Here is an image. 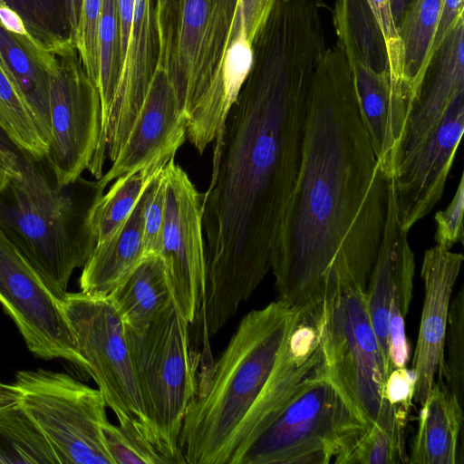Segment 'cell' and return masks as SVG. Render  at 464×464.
<instances>
[{
	"mask_svg": "<svg viewBox=\"0 0 464 464\" xmlns=\"http://www.w3.org/2000/svg\"><path fill=\"white\" fill-rule=\"evenodd\" d=\"M420 405L409 463L462 464L463 405L439 379Z\"/></svg>",
	"mask_w": 464,
	"mask_h": 464,
	"instance_id": "cell-19",
	"label": "cell"
},
{
	"mask_svg": "<svg viewBox=\"0 0 464 464\" xmlns=\"http://www.w3.org/2000/svg\"><path fill=\"white\" fill-rule=\"evenodd\" d=\"M312 312L327 377L367 427L384 430L405 450L409 413L389 397L388 368L369 317L365 292H341Z\"/></svg>",
	"mask_w": 464,
	"mask_h": 464,
	"instance_id": "cell-5",
	"label": "cell"
},
{
	"mask_svg": "<svg viewBox=\"0 0 464 464\" xmlns=\"http://www.w3.org/2000/svg\"><path fill=\"white\" fill-rule=\"evenodd\" d=\"M463 53L464 17L432 57L406 122L397 165L414 153L437 128L453 98L464 92Z\"/></svg>",
	"mask_w": 464,
	"mask_h": 464,
	"instance_id": "cell-18",
	"label": "cell"
},
{
	"mask_svg": "<svg viewBox=\"0 0 464 464\" xmlns=\"http://www.w3.org/2000/svg\"><path fill=\"white\" fill-rule=\"evenodd\" d=\"M188 324L173 296L141 333L126 326L145 411L169 464L185 463L179 440L197 394Z\"/></svg>",
	"mask_w": 464,
	"mask_h": 464,
	"instance_id": "cell-7",
	"label": "cell"
},
{
	"mask_svg": "<svg viewBox=\"0 0 464 464\" xmlns=\"http://www.w3.org/2000/svg\"><path fill=\"white\" fill-rule=\"evenodd\" d=\"M49 75L50 135L47 158L61 185L88 169L102 130L97 87L88 76L73 42L44 51Z\"/></svg>",
	"mask_w": 464,
	"mask_h": 464,
	"instance_id": "cell-10",
	"label": "cell"
},
{
	"mask_svg": "<svg viewBox=\"0 0 464 464\" xmlns=\"http://www.w3.org/2000/svg\"><path fill=\"white\" fill-rule=\"evenodd\" d=\"M106 449L113 464H169L146 439L109 420L103 428Z\"/></svg>",
	"mask_w": 464,
	"mask_h": 464,
	"instance_id": "cell-33",
	"label": "cell"
},
{
	"mask_svg": "<svg viewBox=\"0 0 464 464\" xmlns=\"http://www.w3.org/2000/svg\"><path fill=\"white\" fill-rule=\"evenodd\" d=\"M276 1L277 0H239L242 24L251 43L265 24Z\"/></svg>",
	"mask_w": 464,
	"mask_h": 464,
	"instance_id": "cell-38",
	"label": "cell"
},
{
	"mask_svg": "<svg viewBox=\"0 0 464 464\" xmlns=\"http://www.w3.org/2000/svg\"><path fill=\"white\" fill-rule=\"evenodd\" d=\"M61 304L75 346L87 362L90 376L107 407L121 426L143 437L161 452L145 411L126 324L110 297L67 292Z\"/></svg>",
	"mask_w": 464,
	"mask_h": 464,
	"instance_id": "cell-8",
	"label": "cell"
},
{
	"mask_svg": "<svg viewBox=\"0 0 464 464\" xmlns=\"http://www.w3.org/2000/svg\"><path fill=\"white\" fill-rule=\"evenodd\" d=\"M0 126L19 146L44 158L48 144L0 62Z\"/></svg>",
	"mask_w": 464,
	"mask_h": 464,
	"instance_id": "cell-30",
	"label": "cell"
},
{
	"mask_svg": "<svg viewBox=\"0 0 464 464\" xmlns=\"http://www.w3.org/2000/svg\"><path fill=\"white\" fill-rule=\"evenodd\" d=\"M136 0H117L120 16L121 40L122 58L129 41L132 20L134 16Z\"/></svg>",
	"mask_w": 464,
	"mask_h": 464,
	"instance_id": "cell-40",
	"label": "cell"
},
{
	"mask_svg": "<svg viewBox=\"0 0 464 464\" xmlns=\"http://www.w3.org/2000/svg\"><path fill=\"white\" fill-rule=\"evenodd\" d=\"M169 160H154L114 180L107 193L100 198L92 212V224L96 244L112 235L126 221L151 179Z\"/></svg>",
	"mask_w": 464,
	"mask_h": 464,
	"instance_id": "cell-26",
	"label": "cell"
},
{
	"mask_svg": "<svg viewBox=\"0 0 464 464\" xmlns=\"http://www.w3.org/2000/svg\"><path fill=\"white\" fill-rule=\"evenodd\" d=\"M442 5L443 0H413L398 29L403 45L405 92L411 111L431 61L430 49Z\"/></svg>",
	"mask_w": 464,
	"mask_h": 464,
	"instance_id": "cell-24",
	"label": "cell"
},
{
	"mask_svg": "<svg viewBox=\"0 0 464 464\" xmlns=\"http://www.w3.org/2000/svg\"><path fill=\"white\" fill-rule=\"evenodd\" d=\"M98 42L99 80L97 89L102 105L101 139L111 117L122 70V50L117 0H102Z\"/></svg>",
	"mask_w": 464,
	"mask_h": 464,
	"instance_id": "cell-27",
	"label": "cell"
},
{
	"mask_svg": "<svg viewBox=\"0 0 464 464\" xmlns=\"http://www.w3.org/2000/svg\"><path fill=\"white\" fill-rule=\"evenodd\" d=\"M321 364L314 313L276 300L246 314L187 411L179 440L185 463L238 464Z\"/></svg>",
	"mask_w": 464,
	"mask_h": 464,
	"instance_id": "cell-3",
	"label": "cell"
},
{
	"mask_svg": "<svg viewBox=\"0 0 464 464\" xmlns=\"http://www.w3.org/2000/svg\"><path fill=\"white\" fill-rule=\"evenodd\" d=\"M12 385L60 464H113L103 435L107 405L99 389L43 369L17 372Z\"/></svg>",
	"mask_w": 464,
	"mask_h": 464,
	"instance_id": "cell-9",
	"label": "cell"
},
{
	"mask_svg": "<svg viewBox=\"0 0 464 464\" xmlns=\"http://www.w3.org/2000/svg\"><path fill=\"white\" fill-rule=\"evenodd\" d=\"M164 167L151 179L144 209L143 246L145 256L160 254L165 218L166 184Z\"/></svg>",
	"mask_w": 464,
	"mask_h": 464,
	"instance_id": "cell-36",
	"label": "cell"
},
{
	"mask_svg": "<svg viewBox=\"0 0 464 464\" xmlns=\"http://www.w3.org/2000/svg\"><path fill=\"white\" fill-rule=\"evenodd\" d=\"M389 179L337 41L311 83L298 171L272 256L277 300L314 311L341 292L366 291L383 237Z\"/></svg>",
	"mask_w": 464,
	"mask_h": 464,
	"instance_id": "cell-2",
	"label": "cell"
},
{
	"mask_svg": "<svg viewBox=\"0 0 464 464\" xmlns=\"http://www.w3.org/2000/svg\"><path fill=\"white\" fill-rule=\"evenodd\" d=\"M177 0H154L159 37L165 31L175 9Z\"/></svg>",
	"mask_w": 464,
	"mask_h": 464,
	"instance_id": "cell-41",
	"label": "cell"
},
{
	"mask_svg": "<svg viewBox=\"0 0 464 464\" xmlns=\"http://www.w3.org/2000/svg\"><path fill=\"white\" fill-rule=\"evenodd\" d=\"M187 139V119L167 71L158 65L132 127L101 182L160 159L175 157Z\"/></svg>",
	"mask_w": 464,
	"mask_h": 464,
	"instance_id": "cell-16",
	"label": "cell"
},
{
	"mask_svg": "<svg viewBox=\"0 0 464 464\" xmlns=\"http://www.w3.org/2000/svg\"><path fill=\"white\" fill-rule=\"evenodd\" d=\"M147 195L148 187L126 221L112 235L95 245L82 267V292L109 295L145 257L143 226Z\"/></svg>",
	"mask_w": 464,
	"mask_h": 464,
	"instance_id": "cell-20",
	"label": "cell"
},
{
	"mask_svg": "<svg viewBox=\"0 0 464 464\" xmlns=\"http://www.w3.org/2000/svg\"><path fill=\"white\" fill-rule=\"evenodd\" d=\"M17 400V392L12 383L6 384L0 380V406L14 402Z\"/></svg>",
	"mask_w": 464,
	"mask_h": 464,
	"instance_id": "cell-44",
	"label": "cell"
},
{
	"mask_svg": "<svg viewBox=\"0 0 464 464\" xmlns=\"http://www.w3.org/2000/svg\"><path fill=\"white\" fill-rule=\"evenodd\" d=\"M409 463L405 450L400 448L382 430L372 426L335 464Z\"/></svg>",
	"mask_w": 464,
	"mask_h": 464,
	"instance_id": "cell-34",
	"label": "cell"
},
{
	"mask_svg": "<svg viewBox=\"0 0 464 464\" xmlns=\"http://www.w3.org/2000/svg\"><path fill=\"white\" fill-rule=\"evenodd\" d=\"M44 50L28 35H17L0 24V62L48 144L50 135L49 75Z\"/></svg>",
	"mask_w": 464,
	"mask_h": 464,
	"instance_id": "cell-21",
	"label": "cell"
},
{
	"mask_svg": "<svg viewBox=\"0 0 464 464\" xmlns=\"http://www.w3.org/2000/svg\"><path fill=\"white\" fill-rule=\"evenodd\" d=\"M0 454L5 464H60L47 438L18 400L0 406Z\"/></svg>",
	"mask_w": 464,
	"mask_h": 464,
	"instance_id": "cell-25",
	"label": "cell"
},
{
	"mask_svg": "<svg viewBox=\"0 0 464 464\" xmlns=\"http://www.w3.org/2000/svg\"><path fill=\"white\" fill-rule=\"evenodd\" d=\"M463 0H443L440 20L430 49V60H432L435 53L455 24L463 17Z\"/></svg>",
	"mask_w": 464,
	"mask_h": 464,
	"instance_id": "cell-39",
	"label": "cell"
},
{
	"mask_svg": "<svg viewBox=\"0 0 464 464\" xmlns=\"http://www.w3.org/2000/svg\"><path fill=\"white\" fill-rule=\"evenodd\" d=\"M63 8L71 31V36L74 43L79 20L81 16L82 0H63Z\"/></svg>",
	"mask_w": 464,
	"mask_h": 464,
	"instance_id": "cell-42",
	"label": "cell"
},
{
	"mask_svg": "<svg viewBox=\"0 0 464 464\" xmlns=\"http://www.w3.org/2000/svg\"><path fill=\"white\" fill-rule=\"evenodd\" d=\"M383 34L391 78V121L396 128L405 125L411 108L404 82L403 45L394 24L390 0H366Z\"/></svg>",
	"mask_w": 464,
	"mask_h": 464,
	"instance_id": "cell-29",
	"label": "cell"
},
{
	"mask_svg": "<svg viewBox=\"0 0 464 464\" xmlns=\"http://www.w3.org/2000/svg\"><path fill=\"white\" fill-rule=\"evenodd\" d=\"M102 0H82L74 44L84 69L97 87L99 80L98 29Z\"/></svg>",
	"mask_w": 464,
	"mask_h": 464,
	"instance_id": "cell-35",
	"label": "cell"
},
{
	"mask_svg": "<svg viewBox=\"0 0 464 464\" xmlns=\"http://www.w3.org/2000/svg\"><path fill=\"white\" fill-rule=\"evenodd\" d=\"M414 254L401 224L393 179L388 183L387 216L378 256L365 291L369 317L383 353L388 373L389 347L408 346L405 318L412 299Z\"/></svg>",
	"mask_w": 464,
	"mask_h": 464,
	"instance_id": "cell-13",
	"label": "cell"
},
{
	"mask_svg": "<svg viewBox=\"0 0 464 464\" xmlns=\"http://www.w3.org/2000/svg\"><path fill=\"white\" fill-rule=\"evenodd\" d=\"M367 429L321 364L253 440L238 464L335 463Z\"/></svg>",
	"mask_w": 464,
	"mask_h": 464,
	"instance_id": "cell-6",
	"label": "cell"
},
{
	"mask_svg": "<svg viewBox=\"0 0 464 464\" xmlns=\"http://www.w3.org/2000/svg\"><path fill=\"white\" fill-rule=\"evenodd\" d=\"M160 43L154 0H136L131 30L111 117L88 168L98 179L106 160L112 163L144 101L159 63Z\"/></svg>",
	"mask_w": 464,
	"mask_h": 464,
	"instance_id": "cell-15",
	"label": "cell"
},
{
	"mask_svg": "<svg viewBox=\"0 0 464 464\" xmlns=\"http://www.w3.org/2000/svg\"><path fill=\"white\" fill-rule=\"evenodd\" d=\"M0 464H5L4 459H3L2 456H1V454H0Z\"/></svg>",
	"mask_w": 464,
	"mask_h": 464,
	"instance_id": "cell-45",
	"label": "cell"
},
{
	"mask_svg": "<svg viewBox=\"0 0 464 464\" xmlns=\"http://www.w3.org/2000/svg\"><path fill=\"white\" fill-rule=\"evenodd\" d=\"M253 61L252 43L242 26L226 52L221 71L220 103L226 119L251 71Z\"/></svg>",
	"mask_w": 464,
	"mask_h": 464,
	"instance_id": "cell-32",
	"label": "cell"
},
{
	"mask_svg": "<svg viewBox=\"0 0 464 464\" xmlns=\"http://www.w3.org/2000/svg\"><path fill=\"white\" fill-rule=\"evenodd\" d=\"M333 23L349 64L359 63L378 73L389 71L385 40L366 0H335Z\"/></svg>",
	"mask_w": 464,
	"mask_h": 464,
	"instance_id": "cell-23",
	"label": "cell"
},
{
	"mask_svg": "<svg viewBox=\"0 0 464 464\" xmlns=\"http://www.w3.org/2000/svg\"><path fill=\"white\" fill-rule=\"evenodd\" d=\"M22 19L27 34L36 46L56 51L73 42L63 0H0Z\"/></svg>",
	"mask_w": 464,
	"mask_h": 464,
	"instance_id": "cell-28",
	"label": "cell"
},
{
	"mask_svg": "<svg viewBox=\"0 0 464 464\" xmlns=\"http://www.w3.org/2000/svg\"><path fill=\"white\" fill-rule=\"evenodd\" d=\"M448 391L463 405L464 289L451 297L444 341L443 360L438 372Z\"/></svg>",
	"mask_w": 464,
	"mask_h": 464,
	"instance_id": "cell-31",
	"label": "cell"
},
{
	"mask_svg": "<svg viewBox=\"0 0 464 464\" xmlns=\"http://www.w3.org/2000/svg\"><path fill=\"white\" fill-rule=\"evenodd\" d=\"M464 177L461 174L455 195L445 210L434 216L436 245L450 249L457 243H463Z\"/></svg>",
	"mask_w": 464,
	"mask_h": 464,
	"instance_id": "cell-37",
	"label": "cell"
},
{
	"mask_svg": "<svg viewBox=\"0 0 464 464\" xmlns=\"http://www.w3.org/2000/svg\"><path fill=\"white\" fill-rule=\"evenodd\" d=\"M166 184L161 247L174 298L189 324L197 318L206 287L203 193L170 159L163 169Z\"/></svg>",
	"mask_w": 464,
	"mask_h": 464,
	"instance_id": "cell-12",
	"label": "cell"
},
{
	"mask_svg": "<svg viewBox=\"0 0 464 464\" xmlns=\"http://www.w3.org/2000/svg\"><path fill=\"white\" fill-rule=\"evenodd\" d=\"M0 304L37 358L63 359L90 375L78 352L61 300L0 229Z\"/></svg>",
	"mask_w": 464,
	"mask_h": 464,
	"instance_id": "cell-11",
	"label": "cell"
},
{
	"mask_svg": "<svg viewBox=\"0 0 464 464\" xmlns=\"http://www.w3.org/2000/svg\"><path fill=\"white\" fill-rule=\"evenodd\" d=\"M413 0H390L392 16L397 30Z\"/></svg>",
	"mask_w": 464,
	"mask_h": 464,
	"instance_id": "cell-43",
	"label": "cell"
},
{
	"mask_svg": "<svg viewBox=\"0 0 464 464\" xmlns=\"http://www.w3.org/2000/svg\"><path fill=\"white\" fill-rule=\"evenodd\" d=\"M464 130V92L450 102L437 128L392 176L401 227L407 232L440 199Z\"/></svg>",
	"mask_w": 464,
	"mask_h": 464,
	"instance_id": "cell-14",
	"label": "cell"
},
{
	"mask_svg": "<svg viewBox=\"0 0 464 464\" xmlns=\"http://www.w3.org/2000/svg\"><path fill=\"white\" fill-rule=\"evenodd\" d=\"M108 296L130 330L144 331L174 296L163 259L145 256Z\"/></svg>",
	"mask_w": 464,
	"mask_h": 464,
	"instance_id": "cell-22",
	"label": "cell"
},
{
	"mask_svg": "<svg viewBox=\"0 0 464 464\" xmlns=\"http://www.w3.org/2000/svg\"><path fill=\"white\" fill-rule=\"evenodd\" d=\"M242 26L239 0H177L159 38L158 65L169 76L186 115L187 136L194 142H212L224 131L221 71Z\"/></svg>",
	"mask_w": 464,
	"mask_h": 464,
	"instance_id": "cell-4",
	"label": "cell"
},
{
	"mask_svg": "<svg viewBox=\"0 0 464 464\" xmlns=\"http://www.w3.org/2000/svg\"><path fill=\"white\" fill-rule=\"evenodd\" d=\"M203 193L205 324L221 329L271 270L300 163L306 109L325 41L297 22L266 24Z\"/></svg>",
	"mask_w": 464,
	"mask_h": 464,
	"instance_id": "cell-1",
	"label": "cell"
},
{
	"mask_svg": "<svg viewBox=\"0 0 464 464\" xmlns=\"http://www.w3.org/2000/svg\"><path fill=\"white\" fill-rule=\"evenodd\" d=\"M464 256L436 245L424 253V298L411 372L413 400L421 404L435 382L443 360L450 304Z\"/></svg>",
	"mask_w": 464,
	"mask_h": 464,
	"instance_id": "cell-17",
	"label": "cell"
}]
</instances>
